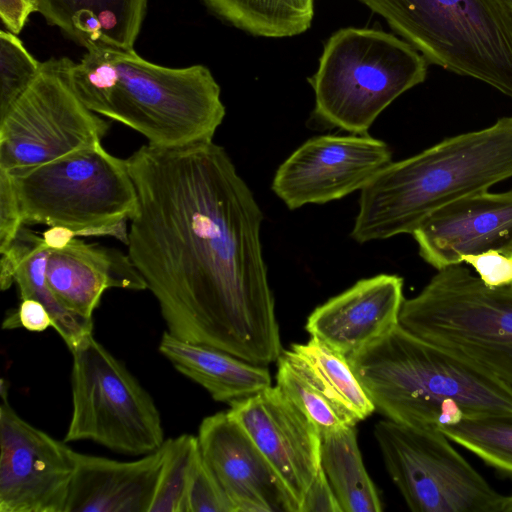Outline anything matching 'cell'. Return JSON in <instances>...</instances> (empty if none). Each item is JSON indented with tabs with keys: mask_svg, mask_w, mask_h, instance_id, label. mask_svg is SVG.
I'll list each match as a JSON object with an SVG mask.
<instances>
[{
	"mask_svg": "<svg viewBox=\"0 0 512 512\" xmlns=\"http://www.w3.org/2000/svg\"><path fill=\"white\" fill-rule=\"evenodd\" d=\"M126 161L138 197L127 254L167 332L255 365L277 362L283 350L263 213L225 149L213 140L147 143Z\"/></svg>",
	"mask_w": 512,
	"mask_h": 512,
	"instance_id": "6da1fadb",
	"label": "cell"
},
{
	"mask_svg": "<svg viewBox=\"0 0 512 512\" xmlns=\"http://www.w3.org/2000/svg\"><path fill=\"white\" fill-rule=\"evenodd\" d=\"M70 60L68 82L92 112L174 148L212 141L226 114L220 87L203 65L161 66L134 49L94 45Z\"/></svg>",
	"mask_w": 512,
	"mask_h": 512,
	"instance_id": "7a4b0ae2",
	"label": "cell"
},
{
	"mask_svg": "<svg viewBox=\"0 0 512 512\" xmlns=\"http://www.w3.org/2000/svg\"><path fill=\"white\" fill-rule=\"evenodd\" d=\"M347 360L376 411L392 421L439 428L465 418L512 419V388L400 324Z\"/></svg>",
	"mask_w": 512,
	"mask_h": 512,
	"instance_id": "3957f363",
	"label": "cell"
},
{
	"mask_svg": "<svg viewBox=\"0 0 512 512\" xmlns=\"http://www.w3.org/2000/svg\"><path fill=\"white\" fill-rule=\"evenodd\" d=\"M512 177V116L390 162L361 189L358 243L413 231L435 211Z\"/></svg>",
	"mask_w": 512,
	"mask_h": 512,
	"instance_id": "277c9868",
	"label": "cell"
},
{
	"mask_svg": "<svg viewBox=\"0 0 512 512\" xmlns=\"http://www.w3.org/2000/svg\"><path fill=\"white\" fill-rule=\"evenodd\" d=\"M427 60L410 43L375 29L343 28L326 42L309 79L313 114L329 127L366 134L380 113L422 83Z\"/></svg>",
	"mask_w": 512,
	"mask_h": 512,
	"instance_id": "5b68a950",
	"label": "cell"
},
{
	"mask_svg": "<svg viewBox=\"0 0 512 512\" xmlns=\"http://www.w3.org/2000/svg\"><path fill=\"white\" fill-rule=\"evenodd\" d=\"M9 176L24 226L64 227L75 236H112L127 244L136 187L126 159L101 143Z\"/></svg>",
	"mask_w": 512,
	"mask_h": 512,
	"instance_id": "8992f818",
	"label": "cell"
},
{
	"mask_svg": "<svg viewBox=\"0 0 512 512\" xmlns=\"http://www.w3.org/2000/svg\"><path fill=\"white\" fill-rule=\"evenodd\" d=\"M427 62L512 99V20L501 0H360Z\"/></svg>",
	"mask_w": 512,
	"mask_h": 512,
	"instance_id": "52a82bcc",
	"label": "cell"
},
{
	"mask_svg": "<svg viewBox=\"0 0 512 512\" xmlns=\"http://www.w3.org/2000/svg\"><path fill=\"white\" fill-rule=\"evenodd\" d=\"M399 324L512 388V286L490 287L461 264L405 299Z\"/></svg>",
	"mask_w": 512,
	"mask_h": 512,
	"instance_id": "ba28073f",
	"label": "cell"
},
{
	"mask_svg": "<svg viewBox=\"0 0 512 512\" xmlns=\"http://www.w3.org/2000/svg\"><path fill=\"white\" fill-rule=\"evenodd\" d=\"M72 354V413L64 441L89 440L117 453L143 456L159 449L160 412L134 375L89 334Z\"/></svg>",
	"mask_w": 512,
	"mask_h": 512,
	"instance_id": "9c48e42d",
	"label": "cell"
},
{
	"mask_svg": "<svg viewBox=\"0 0 512 512\" xmlns=\"http://www.w3.org/2000/svg\"><path fill=\"white\" fill-rule=\"evenodd\" d=\"M69 58L42 62L23 94L0 117V170L16 174L101 143L108 123L72 90Z\"/></svg>",
	"mask_w": 512,
	"mask_h": 512,
	"instance_id": "30bf717a",
	"label": "cell"
},
{
	"mask_svg": "<svg viewBox=\"0 0 512 512\" xmlns=\"http://www.w3.org/2000/svg\"><path fill=\"white\" fill-rule=\"evenodd\" d=\"M374 437L385 467L414 512H500L502 494L453 447L439 428L384 419Z\"/></svg>",
	"mask_w": 512,
	"mask_h": 512,
	"instance_id": "8fae6325",
	"label": "cell"
},
{
	"mask_svg": "<svg viewBox=\"0 0 512 512\" xmlns=\"http://www.w3.org/2000/svg\"><path fill=\"white\" fill-rule=\"evenodd\" d=\"M1 381L0 512H66L76 452L28 423Z\"/></svg>",
	"mask_w": 512,
	"mask_h": 512,
	"instance_id": "7c38bea8",
	"label": "cell"
},
{
	"mask_svg": "<svg viewBox=\"0 0 512 512\" xmlns=\"http://www.w3.org/2000/svg\"><path fill=\"white\" fill-rule=\"evenodd\" d=\"M391 161L389 146L366 134L316 136L278 167L272 190L291 210L324 204L361 190Z\"/></svg>",
	"mask_w": 512,
	"mask_h": 512,
	"instance_id": "4fadbf2b",
	"label": "cell"
},
{
	"mask_svg": "<svg viewBox=\"0 0 512 512\" xmlns=\"http://www.w3.org/2000/svg\"><path fill=\"white\" fill-rule=\"evenodd\" d=\"M227 412L272 465L300 512L321 468L318 428L277 385L230 404Z\"/></svg>",
	"mask_w": 512,
	"mask_h": 512,
	"instance_id": "5bb4252c",
	"label": "cell"
},
{
	"mask_svg": "<svg viewBox=\"0 0 512 512\" xmlns=\"http://www.w3.org/2000/svg\"><path fill=\"white\" fill-rule=\"evenodd\" d=\"M197 440L235 512H299L277 472L228 412L205 417Z\"/></svg>",
	"mask_w": 512,
	"mask_h": 512,
	"instance_id": "9a60e30c",
	"label": "cell"
},
{
	"mask_svg": "<svg viewBox=\"0 0 512 512\" xmlns=\"http://www.w3.org/2000/svg\"><path fill=\"white\" fill-rule=\"evenodd\" d=\"M419 255L436 270L466 255L512 246V190L475 193L435 211L411 234Z\"/></svg>",
	"mask_w": 512,
	"mask_h": 512,
	"instance_id": "2e32d148",
	"label": "cell"
},
{
	"mask_svg": "<svg viewBox=\"0 0 512 512\" xmlns=\"http://www.w3.org/2000/svg\"><path fill=\"white\" fill-rule=\"evenodd\" d=\"M403 279L379 274L361 279L316 307L305 325L311 337L349 357L399 324Z\"/></svg>",
	"mask_w": 512,
	"mask_h": 512,
	"instance_id": "e0dca14e",
	"label": "cell"
},
{
	"mask_svg": "<svg viewBox=\"0 0 512 512\" xmlns=\"http://www.w3.org/2000/svg\"><path fill=\"white\" fill-rule=\"evenodd\" d=\"M166 454V440L131 461L76 452L66 512H150Z\"/></svg>",
	"mask_w": 512,
	"mask_h": 512,
	"instance_id": "ac0fdd59",
	"label": "cell"
},
{
	"mask_svg": "<svg viewBox=\"0 0 512 512\" xmlns=\"http://www.w3.org/2000/svg\"><path fill=\"white\" fill-rule=\"evenodd\" d=\"M46 277L62 305L87 319L107 289H147L128 254L76 236L62 248H50Z\"/></svg>",
	"mask_w": 512,
	"mask_h": 512,
	"instance_id": "d6986e66",
	"label": "cell"
},
{
	"mask_svg": "<svg viewBox=\"0 0 512 512\" xmlns=\"http://www.w3.org/2000/svg\"><path fill=\"white\" fill-rule=\"evenodd\" d=\"M159 352L178 372L202 386L218 402L230 405L272 386L266 366L181 340L167 331L160 339Z\"/></svg>",
	"mask_w": 512,
	"mask_h": 512,
	"instance_id": "ffe728a7",
	"label": "cell"
},
{
	"mask_svg": "<svg viewBox=\"0 0 512 512\" xmlns=\"http://www.w3.org/2000/svg\"><path fill=\"white\" fill-rule=\"evenodd\" d=\"M39 12L73 41L89 48L134 49L147 0H38Z\"/></svg>",
	"mask_w": 512,
	"mask_h": 512,
	"instance_id": "44dd1931",
	"label": "cell"
},
{
	"mask_svg": "<svg viewBox=\"0 0 512 512\" xmlns=\"http://www.w3.org/2000/svg\"><path fill=\"white\" fill-rule=\"evenodd\" d=\"M49 251L43 237L23 226L10 247L0 253V287L4 291L15 283L21 300L32 298L41 302L51 315L52 328L71 350L92 334L93 320L68 310L49 287L46 277Z\"/></svg>",
	"mask_w": 512,
	"mask_h": 512,
	"instance_id": "7402d4cb",
	"label": "cell"
},
{
	"mask_svg": "<svg viewBox=\"0 0 512 512\" xmlns=\"http://www.w3.org/2000/svg\"><path fill=\"white\" fill-rule=\"evenodd\" d=\"M321 467L342 512H379L382 502L367 473L355 426L321 435Z\"/></svg>",
	"mask_w": 512,
	"mask_h": 512,
	"instance_id": "603a6c76",
	"label": "cell"
},
{
	"mask_svg": "<svg viewBox=\"0 0 512 512\" xmlns=\"http://www.w3.org/2000/svg\"><path fill=\"white\" fill-rule=\"evenodd\" d=\"M290 349L321 390L353 424L376 411L347 357L313 337L306 343L292 344Z\"/></svg>",
	"mask_w": 512,
	"mask_h": 512,
	"instance_id": "cb8c5ba5",
	"label": "cell"
},
{
	"mask_svg": "<svg viewBox=\"0 0 512 512\" xmlns=\"http://www.w3.org/2000/svg\"><path fill=\"white\" fill-rule=\"evenodd\" d=\"M220 17L253 35L282 38L309 29L314 0H204Z\"/></svg>",
	"mask_w": 512,
	"mask_h": 512,
	"instance_id": "d4e9b609",
	"label": "cell"
},
{
	"mask_svg": "<svg viewBox=\"0 0 512 512\" xmlns=\"http://www.w3.org/2000/svg\"><path fill=\"white\" fill-rule=\"evenodd\" d=\"M277 386L315 424L320 434L356 426L321 390L291 349L277 360Z\"/></svg>",
	"mask_w": 512,
	"mask_h": 512,
	"instance_id": "484cf974",
	"label": "cell"
},
{
	"mask_svg": "<svg viewBox=\"0 0 512 512\" xmlns=\"http://www.w3.org/2000/svg\"><path fill=\"white\" fill-rule=\"evenodd\" d=\"M439 430L488 465L512 475V419L465 418Z\"/></svg>",
	"mask_w": 512,
	"mask_h": 512,
	"instance_id": "4316f807",
	"label": "cell"
},
{
	"mask_svg": "<svg viewBox=\"0 0 512 512\" xmlns=\"http://www.w3.org/2000/svg\"><path fill=\"white\" fill-rule=\"evenodd\" d=\"M150 512H184L191 471L199 455L197 436L170 438Z\"/></svg>",
	"mask_w": 512,
	"mask_h": 512,
	"instance_id": "83f0119b",
	"label": "cell"
},
{
	"mask_svg": "<svg viewBox=\"0 0 512 512\" xmlns=\"http://www.w3.org/2000/svg\"><path fill=\"white\" fill-rule=\"evenodd\" d=\"M41 64L16 34L0 31V117L36 78Z\"/></svg>",
	"mask_w": 512,
	"mask_h": 512,
	"instance_id": "f1b7e54d",
	"label": "cell"
},
{
	"mask_svg": "<svg viewBox=\"0 0 512 512\" xmlns=\"http://www.w3.org/2000/svg\"><path fill=\"white\" fill-rule=\"evenodd\" d=\"M184 512H235L200 451L191 471Z\"/></svg>",
	"mask_w": 512,
	"mask_h": 512,
	"instance_id": "f546056e",
	"label": "cell"
},
{
	"mask_svg": "<svg viewBox=\"0 0 512 512\" xmlns=\"http://www.w3.org/2000/svg\"><path fill=\"white\" fill-rule=\"evenodd\" d=\"M462 262L474 268L479 278L490 287L512 286V257L496 250L466 255Z\"/></svg>",
	"mask_w": 512,
	"mask_h": 512,
	"instance_id": "4dcf8cb0",
	"label": "cell"
},
{
	"mask_svg": "<svg viewBox=\"0 0 512 512\" xmlns=\"http://www.w3.org/2000/svg\"><path fill=\"white\" fill-rule=\"evenodd\" d=\"M23 226L11 178L0 170V253L10 247Z\"/></svg>",
	"mask_w": 512,
	"mask_h": 512,
	"instance_id": "1f68e13d",
	"label": "cell"
},
{
	"mask_svg": "<svg viewBox=\"0 0 512 512\" xmlns=\"http://www.w3.org/2000/svg\"><path fill=\"white\" fill-rule=\"evenodd\" d=\"M22 327L32 332H42L53 327V321L47 308L38 300L22 299L18 309L4 320L3 328Z\"/></svg>",
	"mask_w": 512,
	"mask_h": 512,
	"instance_id": "d6a6232c",
	"label": "cell"
},
{
	"mask_svg": "<svg viewBox=\"0 0 512 512\" xmlns=\"http://www.w3.org/2000/svg\"><path fill=\"white\" fill-rule=\"evenodd\" d=\"M300 512H342L322 467L303 499Z\"/></svg>",
	"mask_w": 512,
	"mask_h": 512,
	"instance_id": "836d02e7",
	"label": "cell"
},
{
	"mask_svg": "<svg viewBox=\"0 0 512 512\" xmlns=\"http://www.w3.org/2000/svg\"><path fill=\"white\" fill-rule=\"evenodd\" d=\"M39 12L38 0H0V17L8 31L19 34L28 17Z\"/></svg>",
	"mask_w": 512,
	"mask_h": 512,
	"instance_id": "e575fe53",
	"label": "cell"
},
{
	"mask_svg": "<svg viewBox=\"0 0 512 512\" xmlns=\"http://www.w3.org/2000/svg\"><path fill=\"white\" fill-rule=\"evenodd\" d=\"M500 512H512V495L503 496Z\"/></svg>",
	"mask_w": 512,
	"mask_h": 512,
	"instance_id": "d590c367",
	"label": "cell"
},
{
	"mask_svg": "<svg viewBox=\"0 0 512 512\" xmlns=\"http://www.w3.org/2000/svg\"><path fill=\"white\" fill-rule=\"evenodd\" d=\"M502 4L506 8L511 20H512V0H501Z\"/></svg>",
	"mask_w": 512,
	"mask_h": 512,
	"instance_id": "8d00e7d4",
	"label": "cell"
},
{
	"mask_svg": "<svg viewBox=\"0 0 512 512\" xmlns=\"http://www.w3.org/2000/svg\"><path fill=\"white\" fill-rule=\"evenodd\" d=\"M505 255L512 257V246L507 250Z\"/></svg>",
	"mask_w": 512,
	"mask_h": 512,
	"instance_id": "74e56055",
	"label": "cell"
}]
</instances>
